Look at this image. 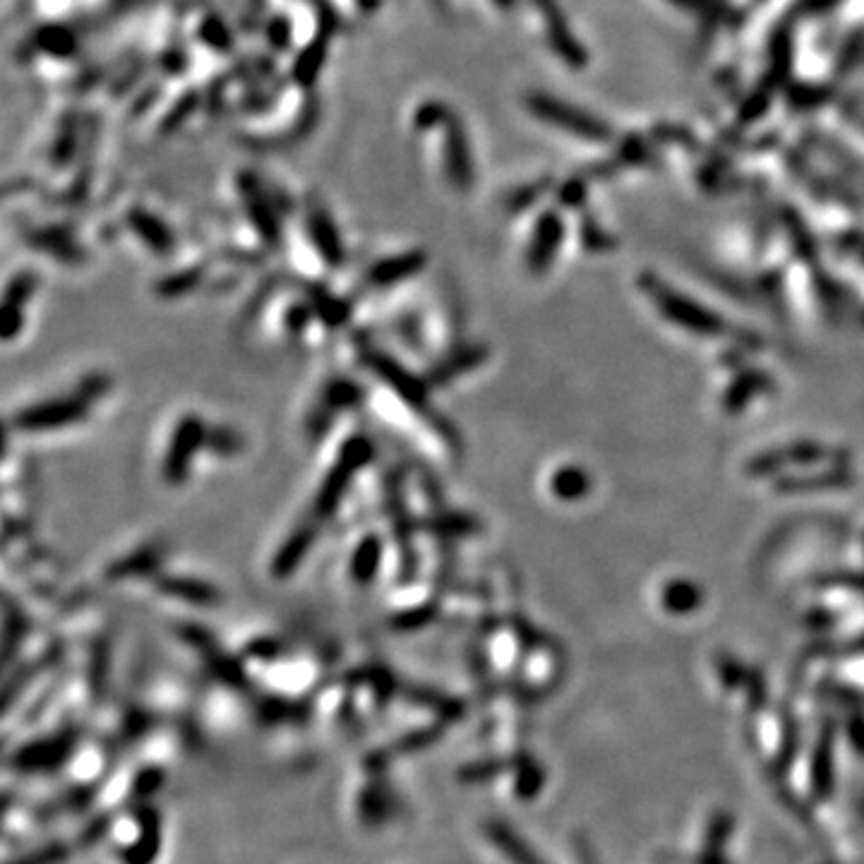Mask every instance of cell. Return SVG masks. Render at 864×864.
<instances>
[{
	"mask_svg": "<svg viewBox=\"0 0 864 864\" xmlns=\"http://www.w3.org/2000/svg\"><path fill=\"white\" fill-rule=\"evenodd\" d=\"M639 288L641 293L656 305V310L665 317V320L675 324V327L684 329V332L696 336H708V339H716V336H723L730 332V324L725 322L718 312L708 310L699 303V300L675 291V288L665 284V281L653 272H646L639 276Z\"/></svg>",
	"mask_w": 864,
	"mask_h": 864,
	"instance_id": "6da1fadb",
	"label": "cell"
},
{
	"mask_svg": "<svg viewBox=\"0 0 864 864\" xmlns=\"http://www.w3.org/2000/svg\"><path fill=\"white\" fill-rule=\"evenodd\" d=\"M845 459H850V454L845 452V449H831L816 440H797L752 456L744 471L752 478H766L780 476V473L790 466H816L821 464V461H833L836 466H843ZM845 464H848V461H845Z\"/></svg>",
	"mask_w": 864,
	"mask_h": 864,
	"instance_id": "7a4b0ae2",
	"label": "cell"
},
{
	"mask_svg": "<svg viewBox=\"0 0 864 864\" xmlns=\"http://www.w3.org/2000/svg\"><path fill=\"white\" fill-rule=\"evenodd\" d=\"M370 459V444L368 440H363V437H356V440H351L344 447V452H341L339 459H336V464L332 471H329V476L324 478L320 492H317V500H315V512L317 516H332V512L336 507H339L341 497H344V492L348 485H351V480L356 473L368 464Z\"/></svg>",
	"mask_w": 864,
	"mask_h": 864,
	"instance_id": "3957f363",
	"label": "cell"
},
{
	"mask_svg": "<svg viewBox=\"0 0 864 864\" xmlns=\"http://www.w3.org/2000/svg\"><path fill=\"white\" fill-rule=\"evenodd\" d=\"M207 440L202 420L197 416H185L173 432L171 444H168L166 461H164V478L171 485H180L188 478L192 459L200 452V447Z\"/></svg>",
	"mask_w": 864,
	"mask_h": 864,
	"instance_id": "277c9868",
	"label": "cell"
},
{
	"mask_svg": "<svg viewBox=\"0 0 864 864\" xmlns=\"http://www.w3.org/2000/svg\"><path fill=\"white\" fill-rule=\"evenodd\" d=\"M87 413V404L82 399H60V401H48V404L32 406L27 411L17 413L15 425L20 430L27 432H46V430H58L65 425L77 423Z\"/></svg>",
	"mask_w": 864,
	"mask_h": 864,
	"instance_id": "5b68a950",
	"label": "cell"
},
{
	"mask_svg": "<svg viewBox=\"0 0 864 864\" xmlns=\"http://www.w3.org/2000/svg\"><path fill=\"white\" fill-rule=\"evenodd\" d=\"M562 240H564L562 216L555 212H545L538 219L536 231H533L531 243H528V252H526L528 272L536 276H543L548 272L550 264L555 262L557 252H560Z\"/></svg>",
	"mask_w": 864,
	"mask_h": 864,
	"instance_id": "8992f818",
	"label": "cell"
},
{
	"mask_svg": "<svg viewBox=\"0 0 864 864\" xmlns=\"http://www.w3.org/2000/svg\"><path fill=\"white\" fill-rule=\"evenodd\" d=\"M368 368L380 377L382 382H387L406 404L423 408L428 404V392H425V384L418 380L413 372H408L404 365L396 363L394 358L384 356V353H368Z\"/></svg>",
	"mask_w": 864,
	"mask_h": 864,
	"instance_id": "52a82bcc",
	"label": "cell"
},
{
	"mask_svg": "<svg viewBox=\"0 0 864 864\" xmlns=\"http://www.w3.org/2000/svg\"><path fill=\"white\" fill-rule=\"evenodd\" d=\"M855 473L848 466H831L824 471H809V473H790V476H778L773 488L780 495H800V492H824V490H843L855 485Z\"/></svg>",
	"mask_w": 864,
	"mask_h": 864,
	"instance_id": "ba28073f",
	"label": "cell"
},
{
	"mask_svg": "<svg viewBox=\"0 0 864 864\" xmlns=\"http://www.w3.org/2000/svg\"><path fill=\"white\" fill-rule=\"evenodd\" d=\"M533 108H536L538 116L550 120L552 125H557V128H562V130L574 132V135L584 137V140L605 142L610 137V130L605 128L600 120L586 116V113H581V111H574V108H569V106L555 104V101H548V99H536L533 101Z\"/></svg>",
	"mask_w": 864,
	"mask_h": 864,
	"instance_id": "9c48e42d",
	"label": "cell"
},
{
	"mask_svg": "<svg viewBox=\"0 0 864 864\" xmlns=\"http://www.w3.org/2000/svg\"><path fill=\"white\" fill-rule=\"evenodd\" d=\"M773 389H776V380H773L766 370L744 368L737 372L735 380L728 384V389L723 392V399H720V406H723V411L728 413V416H737V413H742L744 408L752 404L756 396L771 394Z\"/></svg>",
	"mask_w": 864,
	"mask_h": 864,
	"instance_id": "30bf717a",
	"label": "cell"
},
{
	"mask_svg": "<svg viewBox=\"0 0 864 864\" xmlns=\"http://www.w3.org/2000/svg\"><path fill=\"white\" fill-rule=\"evenodd\" d=\"M425 267V252H406V255H394L387 260L377 262L370 269V281L375 286H392L399 281L411 279Z\"/></svg>",
	"mask_w": 864,
	"mask_h": 864,
	"instance_id": "8fae6325",
	"label": "cell"
},
{
	"mask_svg": "<svg viewBox=\"0 0 864 864\" xmlns=\"http://www.w3.org/2000/svg\"><path fill=\"white\" fill-rule=\"evenodd\" d=\"M312 543H315V528L312 526L296 528V531L288 536L286 543L281 545L279 552H276L272 572L279 576V579H284V576L291 574L293 569H296L298 564L303 562V557L308 555Z\"/></svg>",
	"mask_w": 864,
	"mask_h": 864,
	"instance_id": "7c38bea8",
	"label": "cell"
},
{
	"mask_svg": "<svg viewBox=\"0 0 864 864\" xmlns=\"http://www.w3.org/2000/svg\"><path fill=\"white\" fill-rule=\"evenodd\" d=\"M550 490L557 500L579 502L593 490V480L581 466H564L552 473Z\"/></svg>",
	"mask_w": 864,
	"mask_h": 864,
	"instance_id": "4fadbf2b",
	"label": "cell"
},
{
	"mask_svg": "<svg viewBox=\"0 0 864 864\" xmlns=\"http://www.w3.org/2000/svg\"><path fill=\"white\" fill-rule=\"evenodd\" d=\"M310 233H312V243L317 245V250H320L324 260L329 264L344 262V245H341V238L339 233H336V226L332 224V219H329L322 209H317V212L310 214Z\"/></svg>",
	"mask_w": 864,
	"mask_h": 864,
	"instance_id": "5bb4252c",
	"label": "cell"
},
{
	"mask_svg": "<svg viewBox=\"0 0 864 864\" xmlns=\"http://www.w3.org/2000/svg\"><path fill=\"white\" fill-rule=\"evenodd\" d=\"M382 562V540L377 536H365L360 540V545L353 552L351 560V574L358 584H370L375 579L377 569Z\"/></svg>",
	"mask_w": 864,
	"mask_h": 864,
	"instance_id": "9a60e30c",
	"label": "cell"
},
{
	"mask_svg": "<svg viewBox=\"0 0 864 864\" xmlns=\"http://www.w3.org/2000/svg\"><path fill=\"white\" fill-rule=\"evenodd\" d=\"M34 281L32 276L22 274L17 276L15 281L8 286V293H5V310H3V327H5V339H12L17 332V327H20V312L24 308V300L29 298V293H32Z\"/></svg>",
	"mask_w": 864,
	"mask_h": 864,
	"instance_id": "2e32d148",
	"label": "cell"
},
{
	"mask_svg": "<svg viewBox=\"0 0 864 864\" xmlns=\"http://www.w3.org/2000/svg\"><path fill=\"white\" fill-rule=\"evenodd\" d=\"M130 224L137 233H140L144 243H147L149 248H154V252H159V255H168V252H171L173 236L159 219H154V216L144 214L142 209H137V212L130 214Z\"/></svg>",
	"mask_w": 864,
	"mask_h": 864,
	"instance_id": "e0dca14e",
	"label": "cell"
},
{
	"mask_svg": "<svg viewBox=\"0 0 864 864\" xmlns=\"http://www.w3.org/2000/svg\"><path fill=\"white\" fill-rule=\"evenodd\" d=\"M701 603H704V593L692 581L677 579L663 588V605L670 612H692Z\"/></svg>",
	"mask_w": 864,
	"mask_h": 864,
	"instance_id": "ac0fdd59",
	"label": "cell"
},
{
	"mask_svg": "<svg viewBox=\"0 0 864 864\" xmlns=\"http://www.w3.org/2000/svg\"><path fill=\"white\" fill-rule=\"evenodd\" d=\"M161 588L171 596L188 600V603H200V605H212L219 593L212 586L202 584V581H190V579H166L161 581Z\"/></svg>",
	"mask_w": 864,
	"mask_h": 864,
	"instance_id": "d6986e66",
	"label": "cell"
},
{
	"mask_svg": "<svg viewBox=\"0 0 864 864\" xmlns=\"http://www.w3.org/2000/svg\"><path fill=\"white\" fill-rule=\"evenodd\" d=\"M581 245H584L586 252H591V255H605V252H612L617 243L596 219L584 216V221H581Z\"/></svg>",
	"mask_w": 864,
	"mask_h": 864,
	"instance_id": "ffe728a7",
	"label": "cell"
},
{
	"mask_svg": "<svg viewBox=\"0 0 864 864\" xmlns=\"http://www.w3.org/2000/svg\"><path fill=\"white\" fill-rule=\"evenodd\" d=\"M788 228H790V236H792V245H795L797 257H802L804 262H814L816 260V240L812 238V233H809V228H804V224L797 216H788Z\"/></svg>",
	"mask_w": 864,
	"mask_h": 864,
	"instance_id": "44dd1931",
	"label": "cell"
},
{
	"mask_svg": "<svg viewBox=\"0 0 864 864\" xmlns=\"http://www.w3.org/2000/svg\"><path fill=\"white\" fill-rule=\"evenodd\" d=\"M197 279H200V269H195V272L176 274L161 284V293H166V296H180V293L190 291V288L195 286Z\"/></svg>",
	"mask_w": 864,
	"mask_h": 864,
	"instance_id": "7402d4cb",
	"label": "cell"
},
{
	"mask_svg": "<svg viewBox=\"0 0 864 864\" xmlns=\"http://www.w3.org/2000/svg\"><path fill=\"white\" fill-rule=\"evenodd\" d=\"M840 248L845 252H850V255H855L857 260L864 264V233L862 231H848L840 236Z\"/></svg>",
	"mask_w": 864,
	"mask_h": 864,
	"instance_id": "603a6c76",
	"label": "cell"
},
{
	"mask_svg": "<svg viewBox=\"0 0 864 864\" xmlns=\"http://www.w3.org/2000/svg\"><path fill=\"white\" fill-rule=\"evenodd\" d=\"M584 192H586L584 183H579V180H572V183H567L562 188L560 202L564 204V207H576V204H581V200H584Z\"/></svg>",
	"mask_w": 864,
	"mask_h": 864,
	"instance_id": "cb8c5ba5",
	"label": "cell"
},
{
	"mask_svg": "<svg viewBox=\"0 0 864 864\" xmlns=\"http://www.w3.org/2000/svg\"><path fill=\"white\" fill-rule=\"evenodd\" d=\"M233 442H238V440L231 435V432H224V430L214 432V447L216 449H224V452H233V449H236V444H233Z\"/></svg>",
	"mask_w": 864,
	"mask_h": 864,
	"instance_id": "d4e9b609",
	"label": "cell"
}]
</instances>
